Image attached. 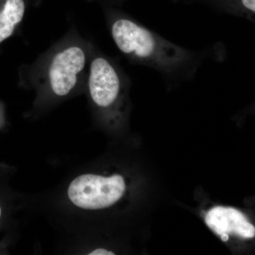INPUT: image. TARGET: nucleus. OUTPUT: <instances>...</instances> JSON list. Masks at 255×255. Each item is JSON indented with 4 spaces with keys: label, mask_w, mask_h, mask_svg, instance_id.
<instances>
[{
    "label": "nucleus",
    "mask_w": 255,
    "mask_h": 255,
    "mask_svg": "<svg viewBox=\"0 0 255 255\" xmlns=\"http://www.w3.org/2000/svg\"><path fill=\"white\" fill-rule=\"evenodd\" d=\"M206 223L218 236L234 234L243 238H255V226L243 213L233 208H214L206 214Z\"/></svg>",
    "instance_id": "obj_5"
},
{
    "label": "nucleus",
    "mask_w": 255,
    "mask_h": 255,
    "mask_svg": "<svg viewBox=\"0 0 255 255\" xmlns=\"http://www.w3.org/2000/svg\"><path fill=\"white\" fill-rule=\"evenodd\" d=\"M1 207H0V216H1Z\"/></svg>",
    "instance_id": "obj_9"
},
{
    "label": "nucleus",
    "mask_w": 255,
    "mask_h": 255,
    "mask_svg": "<svg viewBox=\"0 0 255 255\" xmlns=\"http://www.w3.org/2000/svg\"><path fill=\"white\" fill-rule=\"evenodd\" d=\"M26 11L24 0H4L0 7V44L12 36Z\"/></svg>",
    "instance_id": "obj_6"
},
{
    "label": "nucleus",
    "mask_w": 255,
    "mask_h": 255,
    "mask_svg": "<svg viewBox=\"0 0 255 255\" xmlns=\"http://www.w3.org/2000/svg\"><path fill=\"white\" fill-rule=\"evenodd\" d=\"M92 42L72 30L41 55L20 70V82L40 95L61 99L86 86Z\"/></svg>",
    "instance_id": "obj_2"
},
{
    "label": "nucleus",
    "mask_w": 255,
    "mask_h": 255,
    "mask_svg": "<svg viewBox=\"0 0 255 255\" xmlns=\"http://www.w3.org/2000/svg\"><path fill=\"white\" fill-rule=\"evenodd\" d=\"M130 82L116 60L94 45L86 87L92 104L100 112L110 114L111 122H116L123 114Z\"/></svg>",
    "instance_id": "obj_3"
},
{
    "label": "nucleus",
    "mask_w": 255,
    "mask_h": 255,
    "mask_svg": "<svg viewBox=\"0 0 255 255\" xmlns=\"http://www.w3.org/2000/svg\"><path fill=\"white\" fill-rule=\"evenodd\" d=\"M127 186L122 175L110 177L85 174L70 183L69 199L74 205L85 210H99L113 206L122 199Z\"/></svg>",
    "instance_id": "obj_4"
},
{
    "label": "nucleus",
    "mask_w": 255,
    "mask_h": 255,
    "mask_svg": "<svg viewBox=\"0 0 255 255\" xmlns=\"http://www.w3.org/2000/svg\"><path fill=\"white\" fill-rule=\"evenodd\" d=\"M107 25L116 46L130 63L155 70L167 83L191 80L205 60L223 61L220 43L203 50L184 48L165 39L133 18L111 14Z\"/></svg>",
    "instance_id": "obj_1"
},
{
    "label": "nucleus",
    "mask_w": 255,
    "mask_h": 255,
    "mask_svg": "<svg viewBox=\"0 0 255 255\" xmlns=\"http://www.w3.org/2000/svg\"><path fill=\"white\" fill-rule=\"evenodd\" d=\"M221 239H222V241L223 242H226L228 241V240H229V235L225 234L223 235V236H221Z\"/></svg>",
    "instance_id": "obj_8"
},
{
    "label": "nucleus",
    "mask_w": 255,
    "mask_h": 255,
    "mask_svg": "<svg viewBox=\"0 0 255 255\" xmlns=\"http://www.w3.org/2000/svg\"><path fill=\"white\" fill-rule=\"evenodd\" d=\"M90 255H114V253L112 252L107 251L105 249H102V248H99V249L95 250L89 253Z\"/></svg>",
    "instance_id": "obj_7"
}]
</instances>
